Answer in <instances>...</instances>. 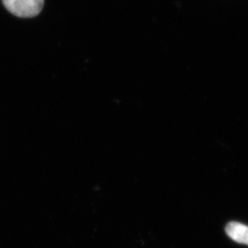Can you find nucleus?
I'll return each mask as SVG.
<instances>
[{
    "label": "nucleus",
    "mask_w": 248,
    "mask_h": 248,
    "mask_svg": "<svg viewBox=\"0 0 248 248\" xmlns=\"http://www.w3.org/2000/svg\"><path fill=\"white\" fill-rule=\"evenodd\" d=\"M231 238L240 244L248 245V227L239 222H229L225 228Z\"/></svg>",
    "instance_id": "f03ea898"
},
{
    "label": "nucleus",
    "mask_w": 248,
    "mask_h": 248,
    "mask_svg": "<svg viewBox=\"0 0 248 248\" xmlns=\"http://www.w3.org/2000/svg\"><path fill=\"white\" fill-rule=\"evenodd\" d=\"M5 8L18 18H32L39 15L45 0H2Z\"/></svg>",
    "instance_id": "f257e3e1"
}]
</instances>
